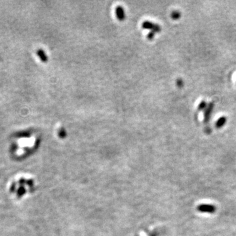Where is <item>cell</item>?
I'll return each mask as SVG.
<instances>
[{
  "label": "cell",
  "instance_id": "cell-6",
  "mask_svg": "<svg viewBox=\"0 0 236 236\" xmlns=\"http://www.w3.org/2000/svg\"><path fill=\"white\" fill-rule=\"evenodd\" d=\"M37 55L39 57V58H41V60L43 62H46L47 61V57L46 56L45 52H44L43 50H39L37 51Z\"/></svg>",
  "mask_w": 236,
  "mask_h": 236
},
{
  "label": "cell",
  "instance_id": "cell-10",
  "mask_svg": "<svg viewBox=\"0 0 236 236\" xmlns=\"http://www.w3.org/2000/svg\"><path fill=\"white\" fill-rule=\"evenodd\" d=\"M205 107H206V103L205 102H202L199 105V108H200V109H203V108H205Z\"/></svg>",
  "mask_w": 236,
  "mask_h": 236
},
{
  "label": "cell",
  "instance_id": "cell-7",
  "mask_svg": "<svg viewBox=\"0 0 236 236\" xmlns=\"http://www.w3.org/2000/svg\"><path fill=\"white\" fill-rule=\"evenodd\" d=\"M180 17V13L179 11H173L171 13V17L173 19H178Z\"/></svg>",
  "mask_w": 236,
  "mask_h": 236
},
{
  "label": "cell",
  "instance_id": "cell-8",
  "mask_svg": "<svg viewBox=\"0 0 236 236\" xmlns=\"http://www.w3.org/2000/svg\"><path fill=\"white\" fill-rule=\"evenodd\" d=\"M59 135H60L61 137H65L66 136V131L64 129H62L60 132H59Z\"/></svg>",
  "mask_w": 236,
  "mask_h": 236
},
{
  "label": "cell",
  "instance_id": "cell-5",
  "mask_svg": "<svg viewBox=\"0 0 236 236\" xmlns=\"http://www.w3.org/2000/svg\"><path fill=\"white\" fill-rule=\"evenodd\" d=\"M226 118L224 117H222L220 118V119L217 121L216 124V126L217 128H220L224 126V125L226 124Z\"/></svg>",
  "mask_w": 236,
  "mask_h": 236
},
{
  "label": "cell",
  "instance_id": "cell-4",
  "mask_svg": "<svg viewBox=\"0 0 236 236\" xmlns=\"http://www.w3.org/2000/svg\"><path fill=\"white\" fill-rule=\"evenodd\" d=\"M213 104H210L209 105V106L207 107V108H206V110H205V122H207L208 121V120L209 119V117H210V114H211V112H212L213 111Z\"/></svg>",
  "mask_w": 236,
  "mask_h": 236
},
{
  "label": "cell",
  "instance_id": "cell-2",
  "mask_svg": "<svg viewBox=\"0 0 236 236\" xmlns=\"http://www.w3.org/2000/svg\"><path fill=\"white\" fill-rule=\"evenodd\" d=\"M142 27L145 29L152 30V32H159L161 30V28L159 26L156 25V24L149 21L144 22L143 24H142Z\"/></svg>",
  "mask_w": 236,
  "mask_h": 236
},
{
  "label": "cell",
  "instance_id": "cell-1",
  "mask_svg": "<svg viewBox=\"0 0 236 236\" xmlns=\"http://www.w3.org/2000/svg\"><path fill=\"white\" fill-rule=\"evenodd\" d=\"M197 210L200 213L213 214L216 212V207L213 204L203 203L197 206Z\"/></svg>",
  "mask_w": 236,
  "mask_h": 236
},
{
  "label": "cell",
  "instance_id": "cell-9",
  "mask_svg": "<svg viewBox=\"0 0 236 236\" xmlns=\"http://www.w3.org/2000/svg\"><path fill=\"white\" fill-rule=\"evenodd\" d=\"M154 36V32H151L150 33H148V38L150 39H153Z\"/></svg>",
  "mask_w": 236,
  "mask_h": 236
},
{
  "label": "cell",
  "instance_id": "cell-11",
  "mask_svg": "<svg viewBox=\"0 0 236 236\" xmlns=\"http://www.w3.org/2000/svg\"><path fill=\"white\" fill-rule=\"evenodd\" d=\"M183 81H182L181 80H178V81H177V85H178V86H180L183 85Z\"/></svg>",
  "mask_w": 236,
  "mask_h": 236
},
{
  "label": "cell",
  "instance_id": "cell-3",
  "mask_svg": "<svg viewBox=\"0 0 236 236\" xmlns=\"http://www.w3.org/2000/svg\"><path fill=\"white\" fill-rule=\"evenodd\" d=\"M116 13L117 17L118 19L120 20V21H123V20L125 19L124 9H123L122 7H121V6L117 7V8L116 9Z\"/></svg>",
  "mask_w": 236,
  "mask_h": 236
}]
</instances>
